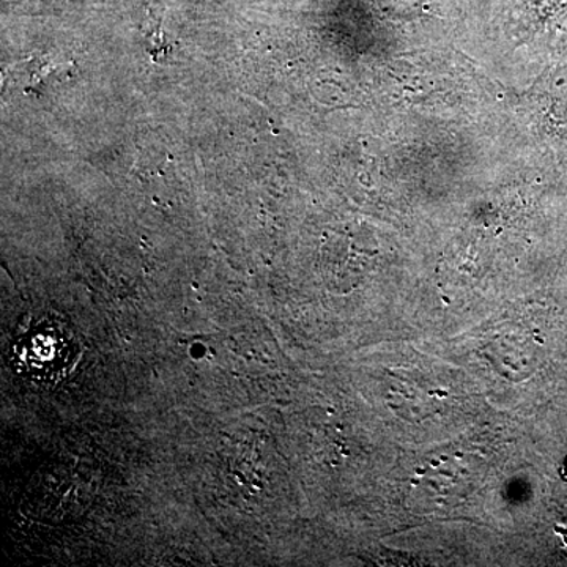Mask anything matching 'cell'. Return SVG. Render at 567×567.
Listing matches in <instances>:
<instances>
[{
	"mask_svg": "<svg viewBox=\"0 0 567 567\" xmlns=\"http://www.w3.org/2000/svg\"><path fill=\"white\" fill-rule=\"evenodd\" d=\"M18 371L32 382H59L73 364V338L59 323L41 322L18 341Z\"/></svg>",
	"mask_w": 567,
	"mask_h": 567,
	"instance_id": "1",
	"label": "cell"
}]
</instances>
